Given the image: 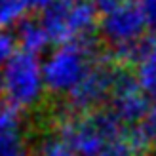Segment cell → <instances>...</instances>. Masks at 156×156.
Wrapping results in <instances>:
<instances>
[{"label":"cell","mask_w":156,"mask_h":156,"mask_svg":"<svg viewBox=\"0 0 156 156\" xmlns=\"http://www.w3.org/2000/svg\"><path fill=\"white\" fill-rule=\"evenodd\" d=\"M99 44H103V40L97 30L57 46V50L44 65V84L48 91L53 95L73 91L99 57Z\"/></svg>","instance_id":"obj_1"},{"label":"cell","mask_w":156,"mask_h":156,"mask_svg":"<svg viewBox=\"0 0 156 156\" xmlns=\"http://www.w3.org/2000/svg\"><path fill=\"white\" fill-rule=\"evenodd\" d=\"M42 74L34 53L17 50L0 74V99L19 108L34 107L42 101Z\"/></svg>","instance_id":"obj_2"},{"label":"cell","mask_w":156,"mask_h":156,"mask_svg":"<svg viewBox=\"0 0 156 156\" xmlns=\"http://www.w3.org/2000/svg\"><path fill=\"white\" fill-rule=\"evenodd\" d=\"M147 25L139 0H128L114 12L99 17V34L107 46L118 48L141 38Z\"/></svg>","instance_id":"obj_3"},{"label":"cell","mask_w":156,"mask_h":156,"mask_svg":"<svg viewBox=\"0 0 156 156\" xmlns=\"http://www.w3.org/2000/svg\"><path fill=\"white\" fill-rule=\"evenodd\" d=\"M131 69L120 67L116 84L112 90V112L118 116L122 122L135 124L139 120H145L149 114V99L145 95V88L139 84L137 76Z\"/></svg>","instance_id":"obj_4"},{"label":"cell","mask_w":156,"mask_h":156,"mask_svg":"<svg viewBox=\"0 0 156 156\" xmlns=\"http://www.w3.org/2000/svg\"><path fill=\"white\" fill-rule=\"evenodd\" d=\"M17 40L21 50H27L30 53H34L38 50H42L46 44H48L50 36H48V30H46L42 19H36V17H27L21 21L19 30H17Z\"/></svg>","instance_id":"obj_5"},{"label":"cell","mask_w":156,"mask_h":156,"mask_svg":"<svg viewBox=\"0 0 156 156\" xmlns=\"http://www.w3.org/2000/svg\"><path fill=\"white\" fill-rule=\"evenodd\" d=\"M27 8V0H0V29L19 19Z\"/></svg>","instance_id":"obj_6"},{"label":"cell","mask_w":156,"mask_h":156,"mask_svg":"<svg viewBox=\"0 0 156 156\" xmlns=\"http://www.w3.org/2000/svg\"><path fill=\"white\" fill-rule=\"evenodd\" d=\"M133 154H137V152L133 151V147L129 145L128 135H124L120 139L111 141L97 156H133Z\"/></svg>","instance_id":"obj_7"},{"label":"cell","mask_w":156,"mask_h":156,"mask_svg":"<svg viewBox=\"0 0 156 156\" xmlns=\"http://www.w3.org/2000/svg\"><path fill=\"white\" fill-rule=\"evenodd\" d=\"M40 156H74V152L61 137H55V139H48V141L42 143Z\"/></svg>","instance_id":"obj_8"},{"label":"cell","mask_w":156,"mask_h":156,"mask_svg":"<svg viewBox=\"0 0 156 156\" xmlns=\"http://www.w3.org/2000/svg\"><path fill=\"white\" fill-rule=\"evenodd\" d=\"M15 53V38L8 33H0V74H2L6 63Z\"/></svg>","instance_id":"obj_9"},{"label":"cell","mask_w":156,"mask_h":156,"mask_svg":"<svg viewBox=\"0 0 156 156\" xmlns=\"http://www.w3.org/2000/svg\"><path fill=\"white\" fill-rule=\"evenodd\" d=\"M139 4H141L147 25L151 29H156V0H139Z\"/></svg>","instance_id":"obj_10"},{"label":"cell","mask_w":156,"mask_h":156,"mask_svg":"<svg viewBox=\"0 0 156 156\" xmlns=\"http://www.w3.org/2000/svg\"><path fill=\"white\" fill-rule=\"evenodd\" d=\"M124 2H128V0H93V4H95L97 12H99V17L114 12L116 8H120Z\"/></svg>","instance_id":"obj_11"},{"label":"cell","mask_w":156,"mask_h":156,"mask_svg":"<svg viewBox=\"0 0 156 156\" xmlns=\"http://www.w3.org/2000/svg\"><path fill=\"white\" fill-rule=\"evenodd\" d=\"M143 124L152 133V137H156V103H154V107H151V111H149V114H147V118H145Z\"/></svg>","instance_id":"obj_12"},{"label":"cell","mask_w":156,"mask_h":156,"mask_svg":"<svg viewBox=\"0 0 156 156\" xmlns=\"http://www.w3.org/2000/svg\"><path fill=\"white\" fill-rule=\"evenodd\" d=\"M53 2H57V0H27V6L30 10H46L48 6H51Z\"/></svg>","instance_id":"obj_13"},{"label":"cell","mask_w":156,"mask_h":156,"mask_svg":"<svg viewBox=\"0 0 156 156\" xmlns=\"http://www.w3.org/2000/svg\"><path fill=\"white\" fill-rule=\"evenodd\" d=\"M152 156H156V137H154V141H152Z\"/></svg>","instance_id":"obj_14"},{"label":"cell","mask_w":156,"mask_h":156,"mask_svg":"<svg viewBox=\"0 0 156 156\" xmlns=\"http://www.w3.org/2000/svg\"><path fill=\"white\" fill-rule=\"evenodd\" d=\"M133 156H147V154H133Z\"/></svg>","instance_id":"obj_15"}]
</instances>
